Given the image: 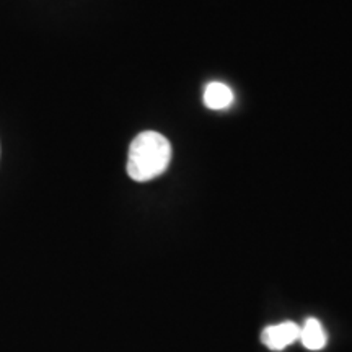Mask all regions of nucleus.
<instances>
[{"label": "nucleus", "mask_w": 352, "mask_h": 352, "mask_svg": "<svg viewBox=\"0 0 352 352\" xmlns=\"http://www.w3.org/2000/svg\"><path fill=\"white\" fill-rule=\"evenodd\" d=\"M298 341L307 347L308 351H320L327 346L328 336L324 328L316 318H308L303 327H300V338Z\"/></svg>", "instance_id": "nucleus-3"}, {"label": "nucleus", "mask_w": 352, "mask_h": 352, "mask_svg": "<svg viewBox=\"0 0 352 352\" xmlns=\"http://www.w3.org/2000/svg\"><path fill=\"white\" fill-rule=\"evenodd\" d=\"M233 101V94L226 83L220 82H212L206 87L204 90V104L209 109H215V111H220V109H226L232 104Z\"/></svg>", "instance_id": "nucleus-4"}, {"label": "nucleus", "mask_w": 352, "mask_h": 352, "mask_svg": "<svg viewBox=\"0 0 352 352\" xmlns=\"http://www.w3.org/2000/svg\"><path fill=\"white\" fill-rule=\"evenodd\" d=\"M171 144L155 131H145L131 142L127 157V175L138 183L151 182L168 168Z\"/></svg>", "instance_id": "nucleus-1"}, {"label": "nucleus", "mask_w": 352, "mask_h": 352, "mask_svg": "<svg viewBox=\"0 0 352 352\" xmlns=\"http://www.w3.org/2000/svg\"><path fill=\"white\" fill-rule=\"evenodd\" d=\"M300 338V327L294 321H283L279 324H271L261 333V342L271 351H283L294 344Z\"/></svg>", "instance_id": "nucleus-2"}]
</instances>
